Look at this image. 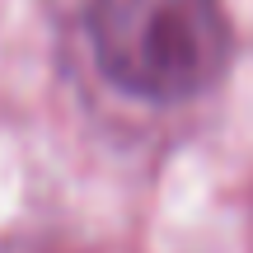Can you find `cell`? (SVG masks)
I'll return each instance as SVG.
<instances>
[{"instance_id":"6da1fadb","label":"cell","mask_w":253,"mask_h":253,"mask_svg":"<svg viewBox=\"0 0 253 253\" xmlns=\"http://www.w3.org/2000/svg\"><path fill=\"white\" fill-rule=\"evenodd\" d=\"M89 38L99 71L150 103L207 94L230 61L220 0H89Z\"/></svg>"}]
</instances>
